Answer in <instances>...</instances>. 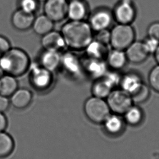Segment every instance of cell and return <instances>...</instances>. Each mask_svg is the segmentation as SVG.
Returning a JSON list of instances; mask_svg holds the SVG:
<instances>
[{"instance_id": "obj_10", "label": "cell", "mask_w": 159, "mask_h": 159, "mask_svg": "<svg viewBox=\"0 0 159 159\" xmlns=\"http://www.w3.org/2000/svg\"><path fill=\"white\" fill-rule=\"evenodd\" d=\"M143 84L139 74L135 71H130L122 75L119 86L120 89L131 96L141 88Z\"/></svg>"}, {"instance_id": "obj_33", "label": "cell", "mask_w": 159, "mask_h": 159, "mask_svg": "<svg viewBox=\"0 0 159 159\" xmlns=\"http://www.w3.org/2000/svg\"><path fill=\"white\" fill-rule=\"evenodd\" d=\"M11 44L6 38L0 35V55H2L11 48Z\"/></svg>"}, {"instance_id": "obj_18", "label": "cell", "mask_w": 159, "mask_h": 159, "mask_svg": "<svg viewBox=\"0 0 159 159\" xmlns=\"http://www.w3.org/2000/svg\"><path fill=\"white\" fill-rule=\"evenodd\" d=\"M102 123L105 130L110 135H119L124 130L125 121L121 115L110 113Z\"/></svg>"}, {"instance_id": "obj_37", "label": "cell", "mask_w": 159, "mask_h": 159, "mask_svg": "<svg viewBox=\"0 0 159 159\" xmlns=\"http://www.w3.org/2000/svg\"><path fill=\"white\" fill-rule=\"evenodd\" d=\"M5 73L0 68V77H1L2 75H4Z\"/></svg>"}, {"instance_id": "obj_20", "label": "cell", "mask_w": 159, "mask_h": 159, "mask_svg": "<svg viewBox=\"0 0 159 159\" xmlns=\"http://www.w3.org/2000/svg\"><path fill=\"white\" fill-rule=\"evenodd\" d=\"M87 57L91 58L105 60L109 50L108 45L104 44L93 39L85 48Z\"/></svg>"}, {"instance_id": "obj_36", "label": "cell", "mask_w": 159, "mask_h": 159, "mask_svg": "<svg viewBox=\"0 0 159 159\" xmlns=\"http://www.w3.org/2000/svg\"><path fill=\"white\" fill-rule=\"evenodd\" d=\"M153 55H154L155 60V61L157 62V64H159V46Z\"/></svg>"}, {"instance_id": "obj_8", "label": "cell", "mask_w": 159, "mask_h": 159, "mask_svg": "<svg viewBox=\"0 0 159 159\" xmlns=\"http://www.w3.org/2000/svg\"><path fill=\"white\" fill-rule=\"evenodd\" d=\"M44 2V14L53 22L62 21L67 17V0H47Z\"/></svg>"}, {"instance_id": "obj_34", "label": "cell", "mask_w": 159, "mask_h": 159, "mask_svg": "<svg viewBox=\"0 0 159 159\" xmlns=\"http://www.w3.org/2000/svg\"><path fill=\"white\" fill-rule=\"evenodd\" d=\"M9 106V101L7 97L0 95V112L3 113L7 110Z\"/></svg>"}, {"instance_id": "obj_30", "label": "cell", "mask_w": 159, "mask_h": 159, "mask_svg": "<svg viewBox=\"0 0 159 159\" xmlns=\"http://www.w3.org/2000/svg\"><path fill=\"white\" fill-rule=\"evenodd\" d=\"M37 0H20V9L27 13L34 14L38 9Z\"/></svg>"}, {"instance_id": "obj_35", "label": "cell", "mask_w": 159, "mask_h": 159, "mask_svg": "<svg viewBox=\"0 0 159 159\" xmlns=\"http://www.w3.org/2000/svg\"><path fill=\"white\" fill-rule=\"evenodd\" d=\"M7 126V120L2 113L0 112V132L5 130Z\"/></svg>"}, {"instance_id": "obj_3", "label": "cell", "mask_w": 159, "mask_h": 159, "mask_svg": "<svg viewBox=\"0 0 159 159\" xmlns=\"http://www.w3.org/2000/svg\"><path fill=\"white\" fill-rule=\"evenodd\" d=\"M135 38V30L131 25L117 24L110 30V45L112 49L125 50Z\"/></svg>"}, {"instance_id": "obj_1", "label": "cell", "mask_w": 159, "mask_h": 159, "mask_svg": "<svg viewBox=\"0 0 159 159\" xmlns=\"http://www.w3.org/2000/svg\"><path fill=\"white\" fill-rule=\"evenodd\" d=\"M60 32L66 47L73 50H84L94 39V32L85 20H70L63 25Z\"/></svg>"}, {"instance_id": "obj_2", "label": "cell", "mask_w": 159, "mask_h": 159, "mask_svg": "<svg viewBox=\"0 0 159 159\" xmlns=\"http://www.w3.org/2000/svg\"><path fill=\"white\" fill-rule=\"evenodd\" d=\"M31 61L28 54L22 49L11 48L0 56V68L5 74L19 77L29 70Z\"/></svg>"}, {"instance_id": "obj_12", "label": "cell", "mask_w": 159, "mask_h": 159, "mask_svg": "<svg viewBox=\"0 0 159 159\" xmlns=\"http://www.w3.org/2000/svg\"><path fill=\"white\" fill-rule=\"evenodd\" d=\"M41 44L45 50L58 52L66 47L64 38L61 33L53 30L43 35Z\"/></svg>"}, {"instance_id": "obj_21", "label": "cell", "mask_w": 159, "mask_h": 159, "mask_svg": "<svg viewBox=\"0 0 159 159\" xmlns=\"http://www.w3.org/2000/svg\"><path fill=\"white\" fill-rule=\"evenodd\" d=\"M31 92L27 89H17L11 95V105L17 109H24L29 106L32 100Z\"/></svg>"}, {"instance_id": "obj_17", "label": "cell", "mask_w": 159, "mask_h": 159, "mask_svg": "<svg viewBox=\"0 0 159 159\" xmlns=\"http://www.w3.org/2000/svg\"><path fill=\"white\" fill-rule=\"evenodd\" d=\"M64 70L71 75L77 76L81 72L82 63L75 54L67 52L61 55V63Z\"/></svg>"}, {"instance_id": "obj_38", "label": "cell", "mask_w": 159, "mask_h": 159, "mask_svg": "<svg viewBox=\"0 0 159 159\" xmlns=\"http://www.w3.org/2000/svg\"><path fill=\"white\" fill-rule=\"evenodd\" d=\"M38 2H45L47 0H37Z\"/></svg>"}, {"instance_id": "obj_11", "label": "cell", "mask_w": 159, "mask_h": 159, "mask_svg": "<svg viewBox=\"0 0 159 159\" xmlns=\"http://www.w3.org/2000/svg\"><path fill=\"white\" fill-rule=\"evenodd\" d=\"M82 68L94 80L103 77L108 71L105 60L89 57L87 58L82 64Z\"/></svg>"}, {"instance_id": "obj_19", "label": "cell", "mask_w": 159, "mask_h": 159, "mask_svg": "<svg viewBox=\"0 0 159 159\" xmlns=\"http://www.w3.org/2000/svg\"><path fill=\"white\" fill-rule=\"evenodd\" d=\"M40 60V66L53 73L61 66V55L58 51L45 50Z\"/></svg>"}, {"instance_id": "obj_26", "label": "cell", "mask_w": 159, "mask_h": 159, "mask_svg": "<svg viewBox=\"0 0 159 159\" xmlns=\"http://www.w3.org/2000/svg\"><path fill=\"white\" fill-rule=\"evenodd\" d=\"M13 140L6 133L0 132V158L8 156L13 150Z\"/></svg>"}, {"instance_id": "obj_31", "label": "cell", "mask_w": 159, "mask_h": 159, "mask_svg": "<svg viewBox=\"0 0 159 159\" xmlns=\"http://www.w3.org/2000/svg\"><path fill=\"white\" fill-rule=\"evenodd\" d=\"M96 33L97 34L95 37V40L106 45H110V30L109 29L99 31Z\"/></svg>"}, {"instance_id": "obj_39", "label": "cell", "mask_w": 159, "mask_h": 159, "mask_svg": "<svg viewBox=\"0 0 159 159\" xmlns=\"http://www.w3.org/2000/svg\"><path fill=\"white\" fill-rule=\"evenodd\" d=\"M0 56H1V55H0Z\"/></svg>"}, {"instance_id": "obj_29", "label": "cell", "mask_w": 159, "mask_h": 159, "mask_svg": "<svg viewBox=\"0 0 159 159\" xmlns=\"http://www.w3.org/2000/svg\"><path fill=\"white\" fill-rule=\"evenodd\" d=\"M144 47L148 54L153 55L159 46V40L154 38L147 36L143 41H142Z\"/></svg>"}, {"instance_id": "obj_4", "label": "cell", "mask_w": 159, "mask_h": 159, "mask_svg": "<svg viewBox=\"0 0 159 159\" xmlns=\"http://www.w3.org/2000/svg\"><path fill=\"white\" fill-rule=\"evenodd\" d=\"M85 115L91 122L102 123L111 113L106 100L93 96L87 100L84 105Z\"/></svg>"}, {"instance_id": "obj_14", "label": "cell", "mask_w": 159, "mask_h": 159, "mask_svg": "<svg viewBox=\"0 0 159 159\" xmlns=\"http://www.w3.org/2000/svg\"><path fill=\"white\" fill-rule=\"evenodd\" d=\"M89 13V8L84 0H70L68 2L67 17L72 21L85 20Z\"/></svg>"}, {"instance_id": "obj_25", "label": "cell", "mask_w": 159, "mask_h": 159, "mask_svg": "<svg viewBox=\"0 0 159 159\" xmlns=\"http://www.w3.org/2000/svg\"><path fill=\"white\" fill-rule=\"evenodd\" d=\"M125 122L131 126L139 125L143 119V113L139 106L132 105L124 115Z\"/></svg>"}, {"instance_id": "obj_13", "label": "cell", "mask_w": 159, "mask_h": 159, "mask_svg": "<svg viewBox=\"0 0 159 159\" xmlns=\"http://www.w3.org/2000/svg\"><path fill=\"white\" fill-rule=\"evenodd\" d=\"M124 51L128 61L134 64L143 63L149 56L144 48L142 42L139 41L135 40Z\"/></svg>"}, {"instance_id": "obj_32", "label": "cell", "mask_w": 159, "mask_h": 159, "mask_svg": "<svg viewBox=\"0 0 159 159\" xmlns=\"http://www.w3.org/2000/svg\"><path fill=\"white\" fill-rule=\"evenodd\" d=\"M147 34L149 37L159 40V21H154L149 25Z\"/></svg>"}, {"instance_id": "obj_5", "label": "cell", "mask_w": 159, "mask_h": 159, "mask_svg": "<svg viewBox=\"0 0 159 159\" xmlns=\"http://www.w3.org/2000/svg\"><path fill=\"white\" fill-rule=\"evenodd\" d=\"M106 99L111 112L117 115H124L134 104L131 95L122 89H113Z\"/></svg>"}, {"instance_id": "obj_22", "label": "cell", "mask_w": 159, "mask_h": 159, "mask_svg": "<svg viewBox=\"0 0 159 159\" xmlns=\"http://www.w3.org/2000/svg\"><path fill=\"white\" fill-rule=\"evenodd\" d=\"M18 83L16 77L5 74L0 77V95L11 97L17 89Z\"/></svg>"}, {"instance_id": "obj_7", "label": "cell", "mask_w": 159, "mask_h": 159, "mask_svg": "<svg viewBox=\"0 0 159 159\" xmlns=\"http://www.w3.org/2000/svg\"><path fill=\"white\" fill-rule=\"evenodd\" d=\"M114 21L112 11L107 8L95 9L89 18V24L94 32L109 29Z\"/></svg>"}, {"instance_id": "obj_15", "label": "cell", "mask_w": 159, "mask_h": 159, "mask_svg": "<svg viewBox=\"0 0 159 159\" xmlns=\"http://www.w3.org/2000/svg\"><path fill=\"white\" fill-rule=\"evenodd\" d=\"M34 19V14L27 13L22 9H18L12 15L11 24L19 31H27L32 26Z\"/></svg>"}, {"instance_id": "obj_9", "label": "cell", "mask_w": 159, "mask_h": 159, "mask_svg": "<svg viewBox=\"0 0 159 159\" xmlns=\"http://www.w3.org/2000/svg\"><path fill=\"white\" fill-rule=\"evenodd\" d=\"M30 79L32 84L36 89H44L51 85L52 81V73L40 65L31 64Z\"/></svg>"}, {"instance_id": "obj_23", "label": "cell", "mask_w": 159, "mask_h": 159, "mask_svg": "<svg viewBox=\"0 0 159 159\" xmlns=\"http://www.w3.org/2000/svg\"><path fill=\"white\" fill-rule=\"evenodd\" d=\"M114 88L110 83L103 76L95 80L92 87L93 96L102 99H106Z\"/></svg>"}, {"instance_id": "obj_28", "label": "cell", "mask_w": 159, "mask_h": 159, "mask_svg": "<svg viewBox=\"0 0 159 159\" xmlns=\"http://www.w3.org/2000/svg\"><path fill=\"white\" fill-rule=\"evenodd\" d=\"M148 80L149 86L154 91L159 93V64H157L150 70Z\"/></svg>"}, {"instance_id": "obj_16", "label": "cell", "mask_w": 159, "mask_h": 159, "mask_svg": "<svg viewBox=\"0 0 159 159\" xmlns=\"http://www.w3.org/2000/svg\"><path fill=\"white\" fill-rule=\"evenodd\" d=\"M105 61L111 70L116 71L122 70L128 62L125 51L115 49L109 50Z\"/></svg>"}, {"instance_id": "obj_24", "label": "cell", "mask_w": 159, "mask_h": 159, "mask_svg": "<svg viewBox=\"0 0 159 159\" xmlns=\"http://www.w3.org/2000/svg\"><path fill=\"white\" fill-rule=\"evenodd\" d=\"M32 27L37 34L43 35L53 30L54 22L45 14L35 18Z\"/></svg>"}, {"instance_id": "obj_6", "label": "cell", "mask_w": 159, "mask_h": 159, "mask_svg": "<svg viewBox=\"0 0 159 159\" xmlns=\"http://www.w3.org/2000/svg\"><path fill=\"white\" fill-rule=\"evenodd\" d=\"M112 11L114 21L120 24L131 25L137 14L133 0H119Z\"/></svg>"}, {"instance_id": "obj_27", "label": "cell", "mask_w": 159, "mask_h": 159, "mask_svg": "<svg viewBox=\"0 0 159 159\" xmlns=\"http://www.w3.org/2000/svg\"><path fill=\"white\" fill-rule=\"evenodd\" d=\"M150 95L149 87L144 83L138 91L131 95L133 103L140 104L146 102Z\"/></svg>"}]
</instances>
